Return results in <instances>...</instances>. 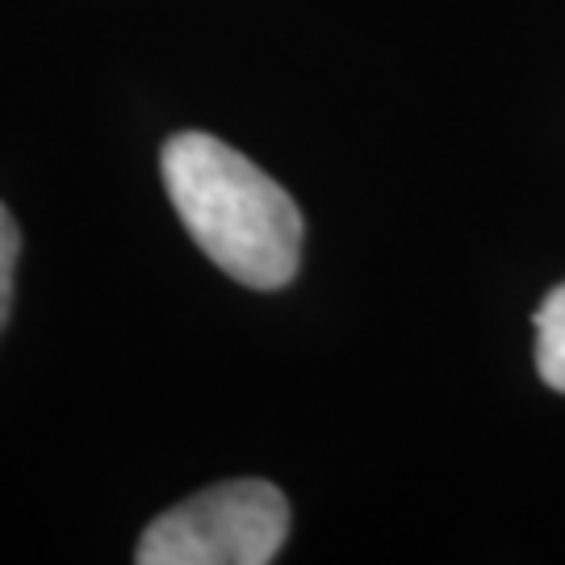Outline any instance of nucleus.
<instances>
[{"instance_id": "2", "label": "nucleus", "mask_w": 565, "mask_h": 565, "mask_svg": "<svg viewBox=\"0 0 565 565\" xmlns=\"http://www.w3.org/2000/svg\"><path fill=\"white\" fill-rule=\"evenodd\" d=\"M289 536V503L273 482H218L168 507L142 532L139 565H268Z\"/></svg>"}, {"instance_id": "4", "label": "nucleus", "mask_w": 565, "mask_h": 565, "mask_svg": "<svg viewBox=\"0 0 565 565\" xmlns=\"http://www.w3.org/2000/svg\"><path fill=\"white\" fill-rule=\"evenodd\" d=\"M21 235L13 214L0 205V331L9 323V306H13V268H18Z\"/></svg>"}, {"instance_id": "3", "label": "nucleus", "mask_w": 565, "mask_h": 565, "mask_svg": "<svg viewBox=\"0 0 565 565\" xmlns=\"http://www.w3.org/2000/svg\"><path fill=\"white\" fill-rule=\"evenodd\" d=\"M536 369L548 390L565 394V281L536 310Z\"/></svg>"}, {"instance_id": "1", "label": "nucleus", "mask_w": 565, "mask_h": 565, "mask_svg": "<svg viewBox=\"0 0 565 565\" xmlns=\"http://www.w3.org/2000/svg\"><path fill=\"white\" fill-rule=\"evenodd\" d=\"M163 189L184 231L231 281L281 289L302 264V210L243 151L184 130L160 151Z\"/></svg>"}]
</instances>
